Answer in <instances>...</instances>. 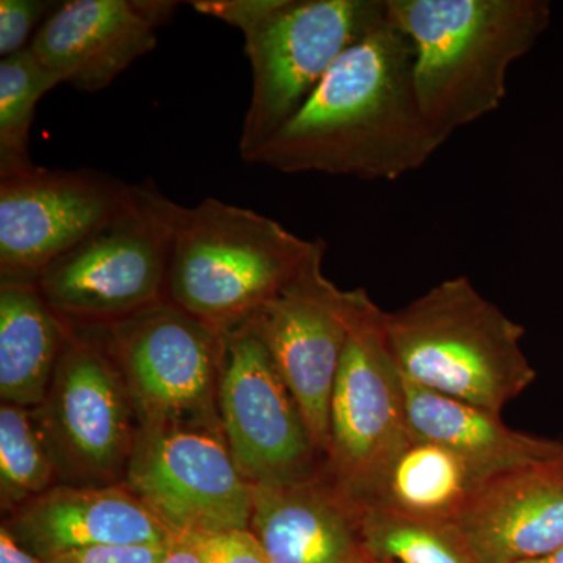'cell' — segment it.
Listing matches in <instances>:
<instances>
[{"label": "cell", "mask_w": 563, "mask_h": 563, "mask_svg": "<svg viewBox=\"0 0 563 563\" xmlns=\"http://www.w3.org/2000/svg\"><path fill=\"white\" fill-rule=\"evenodd\" d=\"M413 65V44L387 11L250 163L362 180H398L420 169L450 136L426 120Z\"/></svg>", "instance_id": "obj_1"}, {"label": "cell", "mask_w": 563, "mask_h": 563, "mask_svg": "<svg viewBox=\"0 0 563 563\" xmlns=\"http://www.w3.org/2000/svg\"><path fill=\"white\" fill-rule=\"evenodd\" d=\"M387 11L413 44L422 113L446 136L501 107L510 66L551 22L544 0H387Z\"/></svg>", "instance_id": "obj_2"}, {"label": "cell", "mask_w": 563, "mask_h": 563, "mask_svg": "<svg viewBox=\"0 0 563 563\" xmlns=\"http://www.w3.org/2000/svg\"><path fill=\"white\" fill-rule=\"evenodd\" d=\"M385 342L399 373L428 390L501 415L537 373L523 325L459 276L402 309L384 312Z\"/></svg>", "instance_id": "obj_3"}, {"label": "cell", "mask_w": 563, "mask_h": 563, "mask_svg": "<svg viewBox=\"0 0 563 563\" xmlns=\"http://www.w3.org/2000/svg\"><path fill=\"white\" fill-rule=\"evenodd\" d=\"M243 33L252 92L240 155L252 157L302 109L333 63L387 18V0H218Z\"/></svg>", "instance_id": "obj_4"}, {"label": "cell", "mask_w": 563, "mask_h": 563, "mask_svg": "<svg viewBox=\"0 0 563 563\" xmlns=\"http://www.w3.org/2000/svg\"><path fill=\"white\" fill-rule=\"evenodd\" d=\"M313 246L265 214L206 198L181 213L166 301L229 331L274 298Z\"/></svg>", "instance_id": "obj_5"}, {"label": "cell", "mask_w": 563, "mask_h": 563, "mask_svg": "<svg viewBox=\"0 0 563 563\" xmlns=\"http://www.w3.org/2000/svg\"><path fill=\"white\" fill-rule=\"evenodd\" d=\"M184 209L151 179L131 184L109 220L40 274L41 295L77 328H102L166 301Z\"/></svg>", "instance_id": "obj_6"}, {"label": "cell", "mask_w": 563, "mask_h": 563, "mask_svg": "<svg viewBox=\"0 0 563 563\" xmlns=\"http://www.w3.org/2000/svg\"><path fill=\"white\" fill-rule=\"evenodd\" d=\"M33 413L60 484H124L141 422L98 328L70 325L49 390Z\"/></svg>", "instance_id": "obj_7"}, {"label": "cell", "mask_w": 563, "mask_h": 563, "mask_svg": "<svg viewBox=\"0 0 563 563\" xmlns=\"http://www.w3.org/2000/svg\"><path fill=\"white\" fill-rule=\"evenodd\" d=\"M98 329L120 368L141 428H222L218 390L224 332L169 301Z\"/></svg>", "instance_id": "obj_8"}, {"label": "cell", "mask_w": 563, "mask_h": 563, "mask_svg": "<svg viewBox=\"0 0 563 563\" xmlns=\"http://www.w3.org/2000/svg\"><path fill=\"white\" fill-rule=\"evenodd\" d=\"M383 318L384 310L368 292L351 290L350 332L333 384L325 463L358 506L412 437L402 377L385 342Z\"/></svg>", "instance_id": "obj_9"}, {"label": "cell", "mask_w": 563, "mask_h": 563, "mask_svg": "<svg viewBox=\"0 0 563 563\" xmlns=\"http://www.w3.org/2000/svg\"><path fill=\"white\" fill-rule=\"evenodd\" d=\"M124 485L174 539L251 528L254 485L222 428H141Z\"/></svg>", "instance_id": "obj_10"}, {"label": "cell", "mask_w": 563, "mask_h": 563, "mask_svg": "<svg viewBox=\"0 0 563 563\" xmlns=\"http://www.w3.org/2000/svg\"><path fill=\"white\" fill-rule=\"evenodd\" d=\"M218 410L233 461L254 487L302 483L325 468L301 407L247 322L224 332Z\"/></svg>", "instance_id": "obj_11"}, {"label": "cell", "mask_w": 563, "mask_h": 563, "mask_svg": "<svg viewBox=\"0 0 563 563\" xmlns=\"http://www.w3.org/2000/svg\"><path fill=\"white\" fill-rule=\"evenodd\" d=\"M324 252L325 243L314 239L299 272L244 322L261 336L325 457L333 384L350 332L351 290H340L325 277Z\"/></svg>", "instance_id": "obj_12"}, {"label": "cell", "mask_w": 563, "mask_h": 563, "mask_svg": "<svg viewBox=\"0 0 563 563\" xmlns=\"http://www.w3.org/2000/svg\"><path fill=\"white\" fill-rule=\"evenodd\" d=\"M131 184L91 168L0 177V279L36 282L120 209Z\"/></svg>", "instance_id": "obj_13"}, {"label": "cell", "mask_w": 563, "mask_h": 563, "mask_svg": "<svg viewBox=\"0 0 563 563\" xmlns=\"http://www.w3.org/2000/svg\"><path fill=\"white\" fill-rule=\"evenodd\" d=\"M179 5L173 0H68L40 25L31 49L62 85L99 92L155 49L158 29Z\"/></svg>", "instance_id": "obj_14"}, {"label": "cell", "mask_w": 563, "mask_h": 563, "mask_svg": "<svg viewBox=\"0 0 563 563\" xmlns=\"http://www.w3.org/2000/svg\"><path fill=\"white\" fill-rule=\"evenodd\" d=\"M29 553L52 555L98 547H163L174 537L124 484H58L2 523Z\"/></svg>", "instance_id": "obj_15"}, {"label": "cell", "mask_w": 563, "mask_h": 563, "mask_svg": "<svg viewBox=\"0 0 563 563\" xmlns=\"http://www.w3.org/2000/svg\"><path fill=\"white\" fill-rule=\"evenodd\" d=\"M250 529L268 563H374L363 509L328 463L302 483L254 487Z\"/></svg>", "instance_id": "obj_16"}, {"label": "cell", "mask_w": 563, "mask_h": 563, "mask_svg": "<svg viewBox=\"0 0 563 563\" xmlns=\"http://www.w3.org/2000/svg\"><path fill=\"white\" fill-rule=\"evenodd\" d=\"M477 563H521L563 548V465L490 481L451 525Z\"/></svg>", "instance_id": "obj_17"}, {"label": "cell", "mask_w": 563, "mask_h": 563, "mask_svg": "<svg viewBox=\"0 0 563 563\" xmlns=\"http://www.w3.org/2000/svg\"><path fill=\"white\" fill-rule=\"evenodd\" d=\"M401 377L412 435L454 451L485 483L561 462L562 443L514 431L504 424L501 415Z\"/></svg>", "instance_id": "obj_18"}, {"label": "cell", "mask_w": 563, "mask_h": 563, "mask_svg": "<svg viewBox=\"0 0 563 563\" xmlns=\"http://www.w3.org/2000/svg\"><path fill=\"white\" fill-rule=\"evenodd\" d=\"M487 484L454 451L412 435L374 481L361 506L453 525Z\"/></svg>", "instance_id": "obj_19"}, {"label": "cell", "mask_w": 563, "mask_h": 563, "mask_svg": "<svg viewBox=\"0 0 563 563\" xmlns=\"http://www.w3.org/2000/svg\"><path fill=\"white\" fill-rule=\"evenodd\" d=\"M70 324L36 282L0 279V398L35 409L46 398Z\"/></svg>", "instance_id": "obj_20"}, {"label": "cell", "mask_w": 563, "mask_h": 563, "mask_svg": "<svg viewBox=\"0 0 563 563\" xmlns=\"http://www.w3.org/2000/svg\"><path fill=\"white\" fill-rule=\"evenodd\" d=\"M58 85L31 47L0 60V177L38 166L29 150L36 106Z\"/></svg>", "instance_id": "obj_21"}, {"label": "cell", "mask_w": 563, "mask_h": 563, "mask_svg": "<svg viewBox=\"0 0 563 563\" xmlns=\"http://www.w3.org/2000/svg\"><path fill=\"white\" fill-rule=\"evenodd\" d=\"M60 484L33 409L0 407V507L13 514Z\"/></svg>", "instance_id": "obj_22"}, {"label": "cell", "mask_w": 563, "mask_h": 563, "mask_svg": "<svg viewBox=\"0 0 563 563\" xmlns=\"http://www.w3.org/2000/svg\"><path fill=\"white\" fill-rule=\"evenodd\" d=\"M363 531L373 559L393 563H477L451 525L363 509Z\"/></svg>", "instance_id": "obj_23"}, {"label": "cell", "mask_w": 563, "mask_h": 563, "mask_svg": "<svg viewBox=\"0 0 563 563\" xmlns=\"http://www.w3.org/2000/svg\"><path fill=\"white\" fill-rule=\"evenodd\" d=\"M180 540L192 548L202 563H268L261 542L251 529L202 533Z\"/></svg>", "instance_id": "obj_24"}, {"label": "cell", "mask_w": 563, "mask_h": 563, "mask_svg": "<svg viewBox=\"0 0 563 563\" xmlns=\"http://www.w3.org/2000/svg\"><path fill=\"white\" fill-rule=\"evenodd\" d=\"M57 3L49 0H2L0 2V57L27 49L29 40ZM33 40V36H32Z\"/></svg>", "instance_id": "obj_25"}, {"label": "cell", "mask_w": 563, "mask_h": 563, "mask_svg": "<svg viewBox=\"0 0 563 563\" xmlns=\"http://www.w3.org/2000/svg\"><path fill=\"white\" fill-rule=\"evenodd\" d=\"M169 544V543H168ZM98 547L52 555L44 563H161L166 547Z\"/></svg>", "instance_id": "obj_26"}, {"label": "cell", "mask_w": 563, "mask_h": 563, "mask_svg": "<svg viewBox=\"0 0 563 563\" xmlns=\"http://www.w3.org/2000/svg\"><path fill=\"white\" fill-rule=\"evenodd\" d=\"M0 563H44L25 551L5 528H0Z\"/></svg>", "instance_id": "obj_27"}, {"label": "cell", "mask_w": 563, "mask_h": 563, "mask_svg": "<svg viewBox=\"0 0 563 563\" xmlns=\"http://www.w3.org/2000/svg\"><path fill=\"white\" fill-rule=\"evenodd\" d=\"M161 563H202L201 558L184 540L174 539L166 547Z\"/></svg>", "instance_id": "obj_28"}, {"label": "cell", "mask_w": 563, "mask_h": 563, "mask_svg": "<svg viewBox=\"0 0 563 563\" xmlns=\"http://www.w3.org/2000/svg\"><path fill=\"white\" fill-rule=\"evenodd\" d=\"M521 563H563V548L562 550L555 551L550 555H544L542 559H536V561H528Z\"/></svg>", "instance_id": "obj_29"}, {"label": "cell", "mask_w": 563, "mask_h": 563, "mask_svg": "<svg viewBox=\"0 0 563 563\" xmlns=\"http://www.w3.org/2000/svg\"><path fill=\"white\" fill-rule=\"evenodd\" d=\"M374 563H393V562L384 561V559H374Z\"/></svg>", "instance_id": "obj_30"}, {"label": "cell", "mask_w": 563, "mask_h": 563, "mask_svg": "<svg viewBox=\"0 0 563 563\" xmlns=\"http://www.w3.org/2000/svg\"><path fill=\"white\" fill-rule=\"evenodd\" d=\"M561 463H562V465H563V443H562Z\"/></svg>", "instance_id": "obj_31"}]
</instances>
